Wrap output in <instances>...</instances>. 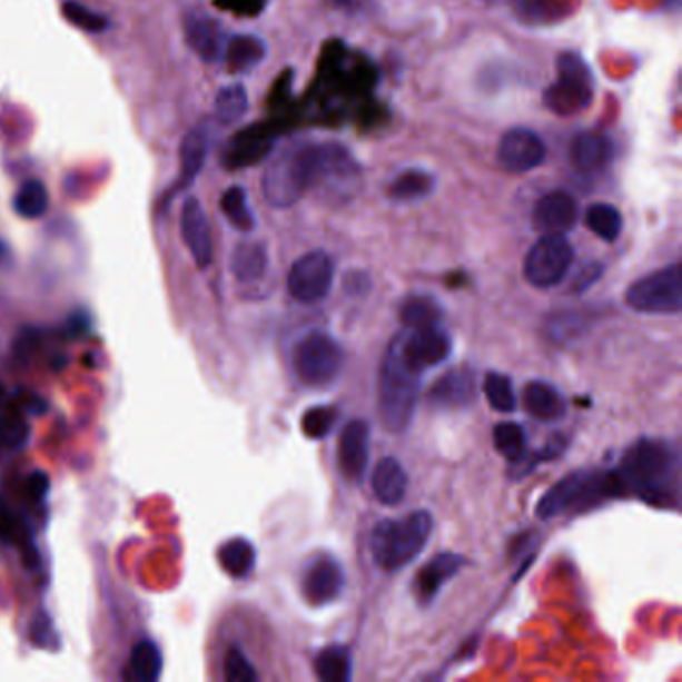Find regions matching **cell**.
Instances as JSON below:
<instances>
[{
    "label": "cell",
    "mask_w": 682,
    "mask_h": 682,
    "mask_svg": "<svg viewBox=\"0 0 682 682\" xmlns=\"http://www.w3.org/2000/svg\"><path fill=\"white\" fill-rule=\"evenodd\" d=\"M621 495L631 493L656 506L679 501V455L673 446L656 438L634 443L614 471Z\"/></svg>",
    "instance_id": "cell-1"
},
{
    "label": "cell",
    "mask_w": 682,
    "mask_h": 682,
    "mask_svg": "<svg viewBox=\"0 0 682 682\" xmlns=\"http://www.w3.org/2000/svg\"><path fill=\"white\" fill-rule=\"evenodd\" d=\"M328 142H295L268 160L260 180L263 197L273 208H290L323 182L327 172Z\"/></svg>",
    "instance_id": "cell-2"
},
{
    "label": "cell",
    "mask_w": 682,
    "mask_h": 682,
    "mask_svg": "<svg viewBox=\"0 0 682 682\" xmlns=\"http://www.w3.org/2000/svg\"><path fill=\"white\" fill-rule=\"evenodd\" d=\"M421 375L423 373L406 363L398 338H395L386 350L378 378V408L391 433H403L413 423L421 393Z\"/></svg>",
    "instance_id": "cell-3"
},
{
    "label": "cell",
    "mask_w": 682,
    "mask_h": 682,
    "mask_svg": "<svg viewBox=\"0 0 682 682\" xmlns=\"http://www.w3.org/2000/svg\"><path fill=\"white\" fill-rule=\"evenodd\" d=\"M435 521L426 511H415L401 518H385L376 523L370 536L375 563L385 571H398L423 553Z\"/></svg>",
    "instance_id": "cell-4"
},
{
    "label": "cell",
    "mask_w": 682,
    "mask_h": 682,
    "mask_svg": "<svg viewBox=\"0 0 682 682\" xmlns=\"http://www.w3.org/2000/svg\"><path fill=\"white\" fill-rule=\"evenodd\" d=\"M611 496H621L619 481L614 473L599 471H576L551 486L536 505L541 518H553L559 514L571 513L576 508L599 505Z\"/></svg>",
    "instance_id": "cell-5"
},
{
    "label": "cell",
    "mask_w": 682,
    "mask_h": 682,
    "mask_svg": "<svg viewBox=\"0 0 682 682\" xmlns=\"http://www.w3.org/2000/svg\"><path fill=\"white\" fill-rule=\"evenodd\" d=\"M593 70L579 52L566 50L556 60V79L544 92L546 109L559 117H576L593 105Z\"/></svg>",
    "instance_id": "cell-6"
},
{
    "label": "cell",
    "mask_w": 682,
    "mask_h": 682,
    "mask_svg": "<svg viewBox=\"0 0 682 682\" xmlns=\"http://www.w3.org/2000/svg\"><path fill=\"white\" fill-rule=\"evenodd\" d=\"M626 305L649 315H679L682 310V268L679 263L639 278L626 290Z\"/></svg>",
    "instance_id": "cell-7"
},
{
    "label": "cell",
    "mask_w": 682,
    "mask_h": 682,
    "mask_svg": "<svg viewBox=\"0 0 682 682\" xmlns=\"http://www.w3.org/2000/svg\"><path fill=\"white\" fill-rule=\"evenodd\" d=\"M345 366V350L327 333H310L295 350V370L307 386L333 385Z\"/></svg>",
    "instance_id": "cell-8"
},
{
    "label": "cell",
    "mask_w": 682,
    "mask_h": 682,
    "mask_svg": "<svg viewBox=\"0 0 682 682\" xmlns=\"http://www.w3.org/2000/svg\"><path fill=\"white\" fill-rule=\"evenodd\" d=\"M574 248L564 235H543L524 258V278L536 288L559 285L573 267Z\"/></svg>",
    "instance_id": "cell-9"
},
{
    "label": "cell",
    "mask_w": 682,
    "mask_h": 682,
    "mask_svg": "<svg viewBox=\"0 0 682 682\" xmlns=\"http://www.w3.org/2000/svg\"><path fill=\"white\" fill-rule=\"evenodd\" d=\"M335 278L333 258L325 250H313L297 263L288 273V293L303 305H315L327 297Z\"/></svg>",
    "instance_id": "cell-10"
},
{
    "label": "cell",
    "mask_w": 682,
    "mask_h": 682,
    "mask_svg": "<svg viewBox=\"0 0 682 682\" xmlns=\"http://www.w3.org/2000/svg\"><path fill=\"white\" fill-rule=\"evenodd\" d=\"M546 159V145L531 129H511L503 135L496 149V162L501 169L523 175L538 169Z\"/></svg>",
    "instance_id": "cell-11"
},
{
    "label": "cell",
    "mask_w": 682,
    "mask_h": 682,
    "mask_svg": "<svg viewBox=\"0 0 682 682\" xmlns=\"http://www.w3.org/2000/svg\"><path fill=\"white\" fill-rule=\"evenodd\" d=\"M398 346L406 363L418 373L445 363L453 353V340L438 327L418 328L398 335Z\"/></svg>",
    "instance_id": "cell-12"
},
{
    "label": "cell",
    "mask_w": 682,
    "mask_h": 682,
    "mask_svg": "<svg viewBox=\"0 0 682 682\" xmlns=\"http://www.w3.org/2000/svg\"><path fill=\"white\" fill-rule=\"evenodd\" d=\"M180 237L198 268H208L215 258L207 210L197 197H187L180 208Z\"/></svg>",
    "instance_id": "cell-13"
},
{
    "label": "cell",
    "mask_w": 682,
    "mask_h": 682,
    "mask_svg": "<svg viewBox=\"0 0 682 682\" xmlns=\"http://www.w3.org/2000/svg\"><path fill=\"white\" fill-rule=\"evenodd\" d=\"M345 589V571L335 556L323 554L308 563L303 574V596L313 606L337 601Z\"/></svg>",
    "instance_id": "cell-14"
},
{
    "label": "cell",
    "mask_w": 682,
    "mask_h": 682,
    "mask_svg": "<svg viewBox=\"0 0 682 682\" xmlns=\"http://www.w3.org/2000/svg\"><path fill=\"white\" fill-rule=\"evenodd\" d=\"M182 32L188 49L205 62H218L225 55L227 40L223 34V27L217 19H212L205 10H188L182 20Z\"/></svg>",
    "instance_id": "cell-15"
},
{
    "label": "cell",
    "mask_w": 682,
    "mask_h": 682,
    "mask_svg": "<svg viewBox=\"0 0 682 682\" xmlns=\"http://www.w3.org/2000/svg\"><path fill=\"white\" fill-rule=\"evenodd\" d=\"M533 228L543 235H564L579 220V202L566 190H553L538 198L533 208Z\"/></svg>",
    "instance_id": "cell-16"
},
{
    "label": "cell",
    "mask_w": 682,
    "mask_h": 682,
    "mask_svg": "<svg viewBox=\"0 0 682 682\" xmlns=\"http://www.w3.org/2000/svg\"><path fill=\"white\" fill-rule=\"evenodd\" d=\"M370 455V428L365 421H350L338 436V468L346 481H360L365 476Z\"/></svg>",
    "instance_id": "cell-17"
},
{
    "label": "cell",
    "mask_w": 682,
    "mask_h": 682,
    "mask_svg": "<svg viewBox=\"0 0 682 682\" xmlns=\"http://www.w3.org/2000/svg\"><path fill=\"white\" fill-rule=\"evenodd\" d=\"M465 559L456 553H438L433 556L428 563L416 574L415 584H413V593L418 604L428 606L436 599V594L441 593V589L445 586L453 576L461 573V569L465 566Z\"/></svg>",
    "instance_id": "cell-18"
},
{
    "label": "cell",
    "mask_w": 682,
    "mask_h": 682,
    "mask_svg": "<svg viewBox=\"0 0 682 682\" xmlns=\"http://www.w3.org/2000/svg\"><path fill=\"white\" fill-rule=\"evenodd\" d=\"M616 145L604 132H581L571 145L574 167L583 172H601L614 160Z\"/></svg>",
    "instance_id": "cell-19"
},
{
    "label": "cell",
    "mask_w": 682,
    "mask_h": 682,
    "mask_svg": "<svg viewBox=\"0 0 682 682\" xmlns=\"http://www.w3.org/2000/svg\"><path fill=\"white\" fill-rule=\"evenodd\" d=\"M475 375L468 368H455L436 380L428 401L438 408H463L475 401Z\"/></svg>",
    "instance_id": "cell-20"
},
{
    "label": "cell",
    "mask_w": 682,
    "mask_h": 682,
    "mask_svg": "<svg viewBox=\"0 0 682 682\" xmlns=\"http://www.w3.org/2000/svg\"><path fill=\"white\" fill-rule=\"evenodd\" d=\"M210 150V130L207 125H197L188 130L187 137L180 145V172H178V188H188L195 185L198 175L205 169Z\"/></svg>",
    "instance_id": "cell-21"
},
{
    "label": "cell",
    "mask_w": 682,
    "mask_h": 682,
    "mask_svg": "<svg viewBox=\"0 0 682 682\" xmlns=\"http://www.w3.org/2000/svg\"><path fill=\"white\" fill-rule=\"evenodd\" d=\"M406 488H408V476L405 466L401 465L395 456H385L373 473L376 501L386 506L398 505L406 496Z\"/></svg>",
    "instance_id": "cell-22"
},
{
    "label": "cell",
    "mask_w": 682,
    "mask_h": 682,
    "mask_svg": "<svg viewBox=\"0 0 682 682\" xmlns=\"http://www.w3.org/2000/svg\"><path fill=\"white\" fill-rule=\"evenodd\" d=\"M523 403L526 413L543 423H554L566 413L563 395L543 380H533L524 386Z\"/></svg>",
    "instance_id": "cell-23"
},
{
    "label": "cell",
    "mask_w": 682,
    "mask_h": 682,
    "mask_svg": "<svg viewBox=\"0 0 682 682\" xmlns=\"http://www.w3.org/2000/svg\"><path fill=\"white\" fill-rule=\"evenodd\" d=\"M436 177L426 169H405L398 172L386 187V197L393 202H416L435 192Z\"/></svg>",
    "instance_id": "cell-24"
},
{
    "label": "cell",
    "mask_w": 682,
    "mask_h": 682,
    "mask_svg": "<svg viewBox=\"0 0 682 682\" xmlns=\"http://www.w3.org/2000/svg\"><path fill=\"white\" fill-rule=\"evenodd\" d=\"M223 59L230 72H248L267 59V42L257 34H235L227 40Z\"/></svg>",
    "instance_id": "cell-25"
},
{
    "label": "cell",
    "mask_w": 682,
    "mask_h": 682,
    "mask_svg": "<svg viewBox=\"0 0 682 682\" xmlns=\"http://www.w3.org/2000/svg\"><path fill=\"white\" fill-rule=\"evenodd\" d=\"M267 248L260 243H240L230 257V273L240 283H255L267 273Z\"/></svg>",
    "instance_id": "cell-26"
},
{
    "label": "cell",
    "mask_w": 682,
    "mask_h": 682,
    "mask_svg": "<svg viewBox=\"0 0 682 682\" xmlns=\"http://www.w3.org/2000/svg\"><path fill=\"white\" fill-rule=\"evenodd\" d=\"M218 563L233 579H245L257 563V551L247 538H230L218 548Z\"/></svg>",
    "instance_id": "cell-27"
},
{
    "label": "cell",
    "mask_w": 682,
    "mask_h": 682,
    "mask_svg": "<svg viewBox=\"0 0 682 682\" xmlns=\"http://www.w3.org/2000/svg\"><path fill=\"white\" fill-rule=\"evenodd\" d=\"M220 212L238 233H253L257 228V217L248 202L247 188L238 185L227 188L220 197Z\"/></svg>",
    "instance_id": "cell-28"
},
{
    "label": "cell",
    "mask_w": 682,
    "mask_h": 682,
    "mask_svg": "<svg viewBox=\"0 0 682 682\" xmlns=\"http://www.w3.org/2000/svg\"><path fill=\"white\" fill-rule=\"evenodd\" d=\"M315 671L323 682H348L353 679V654L343 644H330L315 659Z\"/></svg>",
    "instance_id": "cell-29"
},
{
    "label": "cell",
    "mask_w": 682,
    "mask_h": 682,
    "mask_svg": "<svg viewBox=\"0 0 682 682\" xmlns=\"http://www.w3.org/2000/svg\"><path fill=\"white\" fill-rule=\"evenodd\" d=\"M441 318H443V308L436 303V298L413 295L405 298V303L401 305V320L408 330L438 327Z\"/></svg>",
    "instance_id": "cell-30"
},
{
    "label": "cell",
    "mask_w": 682,
    "mask_h": 682,
    "mask_svg": "<svg viewBox=\"0 0 682 682\" xmlns=\"http://www.w3.org/2000/svg\"><path fill=\"white\" fill-rule=\"evenodd\" d=\"M584 225L604 243H614L623 233V215L614 205L594 202L584 212Z\"/></svg>",
    "instance_id": "cell-31"
},
{
    "label": "cell",
    "mask_w": 682,
    "mask_h": 682,
    "mask_svg": "<svg viewBox=\"0 0 682 682\" xmlns=\"http://www.w3.org/2000/svg\"><path fill=\"white\" fill-rule=\"evenodd\" d=\"M49 188L39 178H29L20 185L12 198L14 212L22 218H40L49 210Z\"/></svg>",
    "instance_id": "cell-32"
},
{
    "label": "cell",
    "mask_w": 682,
    "mask_h": 682,
    "mask_svg": "<svg viewBox=\"0 0 682 682\" xmlns=\"http://www.w3.org/2000/svg\"><path fill=\"white\" fill-rule=\"evenodd\" d=\"M248 110V92L240 82L218 90L215 99V119L223 127H233L245 119Z\"/></svg>",
    "instance_id": "cell-33"
},
{
    "label": "cell",
    "mask_w": 682,
    "mask_h": 682,
    "mask_svg": "<svg viewBox=\"0 0 682 682\" xmlns=\"http://www.w3.org/2000/svg\"><path fill=\"white\" fill-rule=\"evenodd\" d=\"M130 679L135 681L152 682L157 681L162 671V656L159 646L152 641H140L135 644L130 653Z\"/></svg>",
    "instance_id": "cell-34"
},
{
    "label": "cell",
    "mask_w": 682,
    "mask_h": 682,
    "mask_svg": "<svg viewBox=\"0 0 682 682\" xmlns=\"http://www.w3.org/2000/svg\"><path fill=\"white\" fill-rule=\"evenodd\" d=\"M62 14H65V19L69 20L70 24H75L77 29L90 32V34H100V32L110 29V19L107 14L90 9L79 0H65L62 2Z\"/></svg>",
    "instance_id": "cell-35"
},
{
    "label": "cell",
    "mask_w": 682,
    "mask_h": 682,
    "mask_svg": "<svg viewBox=\"0 0 682 682\" xmlns=\"http://www.w3.org/2000/svg\"><path fill=\"white\" fill-rule=\"evenodd\" d=\"M495 448L511 463H518L526 448V435L518 423H498L493 431Z\"/></svg>",
    "instance_id": "cell-36"
},
{
    "label": "cell",
    "mask_w": 682,
    "mask_h": 682,
    "mask_svg": "<svg viewBox=\"0 0 682 682\" xmlns=\"http://www.w3.org/2000/svg\"><path fill=\"white\" fill-rule=\"evenodd\" d=\"M485 395L488 405L498 413H513L516 406L513 380L503 373H488L485 378Z\"/></svg>",
    "instance_id": "cell-37"
},
{
    "label": "cell",
    "mask_w": 682,
    "mask_h": 682,
    "mask_svg": "<svg viewBox=\"0 0 682 682\" xmlns=\"http://www.w3.org/2000/svg\"><path fill=\"white\" fill-rule=\"evenodd\" d=\"M273 140L267 137H240L235 147H230L233 167H247L257 160L265 159L270 152Z\"/></svg>",
    "instance_id": "cell-38"
},
{
    "label": "cell",
    "mask_w": 682,
    "mask_h": 682,
    "mask_svg": "<svg viewBox=\"0 0 682 682\" xmlns=\"http://www.w3.org/2000/svg\"><path fill=\"white\" fill-rule=\"evenodd\" d=\"M338 411L335 406H315V408H308L300 425H303V433L308 438H315L320 441L328 436V433L333 431V426L337 425Z\"/></svg>",
    "instance_id": "cell-39"
},
{
    "label": "cell",
    "mask_w": 682,
    "mask_h": 682,
    "mask_svg": "<svg viewBox=\"0 0 682 682\" xmlns=\"http://www.w3.org/2000/svg\"><path fill=\"white\" fill-rule=\"evenodd\" d=\"M29 538L27 524L22 523V518L10 508L4 498H0V541L22 546L29 543Z\"/></svg>",
    "instance_id": "cell-40"
},
{
    "label": "cell",
    "mask_w": 682,
    "mask_h": 682,
    "mask_svg": "<svg viewBox=\"0 0 682 682\" xmlns=\"http://www.w3.org/2000/svg\"><path fill=\"white\" fill-rule=\"evenodd\" d=\"M225 679L230 682H255L258 673L238 646H230L225 656Z\"/></svg>",
    "instance_id": "cell-41"
},
{
    "label": "cell",
    "mask_w": 682,
    "mask_h": 682,
    "mask_svg": "<svg viewBox=\"0 0 682 682\" xmlns=\"http://www.w3.org/2000/svg\"><path fill=\"white\" fill-rule=\"evenodd\" d=\"M19 431H24V423L19 421L17 416L2 415L0 413V443L10 441V443H19Z\"/></svg>",
    "instance_id": "cell-42"
},
{
    "label": "cell",
    "mask_w": 682,
    "mask_h": 682,
    "mask_svg": "<svg viewBox=\"0 0 682 682\" xmlns=\"http://www.w3.org/2000/svg\"><path fill=\"white\" fill-rule=\"evenodd\" d=\"M601 273H603L601 265H589V267L583 268L581 277L576 278V290H584V288L591 287L594 280L601 277Z\"/></svg>",
    "instance_id": "cell-43"
},
{
    "label": "cell",
    "mask_w": 682,
    "mask_h": 682,
    "mask_svg": "<svg viewBox=\"0 0 682 682\" xmlns=\"http://www.w3.org/2000/svg\"><path fill=\"white\" fill-rule=\"evenodd\" d=\"M47 488H49V481H47V476L45 475H32L29 481V493L30 496H45L47 493Z\"/></svg>",
    "instance_id": "cell-44"
},
{
    "label": "cell",
    "mask_w": 682,
    "mask_h": 682,
    "mask_svg": "<svg viewBox=\"0 0 682 682\" xmlns=\"http://www.w3.org/2000/svg\"><path fill=\"white\" fill-rule=\"evenodd\" d=\"M333 4H337V7H346V4H350L353 0H330Z\"/></svg>",
    "instance_id": "cell-45"
}]
</instances>
